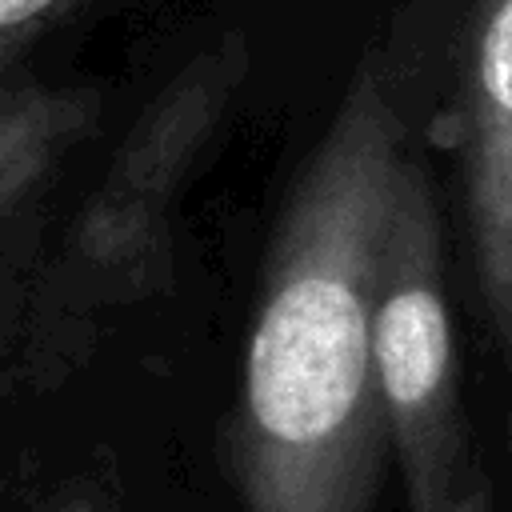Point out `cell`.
<instances>
[{"label": "cell", "instance_id": "52a82bcc", "mask_svg": "<svg viewBox=\"0 0 512 512\" xmlns=\"http://www.w3.org/2000/svg\"><path fill=\"white\" fill-rule=\"evenodd\" d=\"M96 0H0V72H8L32 40L48 36L56 24L92 8Z\"/></svg>", "mask_w": 512, "mask_h": 512}, {"label": "cell", "instance_id": "277c9868", "mask_svg": "<svg viewBox=\"0 0 512 512\" xmlns=\"http://www.w3.org/2000/svg\"><path fill=\"white\" fill-rule=\"evenodd\" d=\"M464 172L476 272L500 324L512 320V0H476L464 68Z\"/></svg>", "mask_w": 512, "mask_h": 512}, {"label": "cell", "instance_id": "ba28073f", "mask_svg": "<svg viewBox=\"0 0 512 512\" xmlns=\"http://www.w3.org/2000/svg\"><path fill=\"white\" fill-rule=\"evenodd\" d=\"M44 512H116V500L100 480H76L60 496H52Z\"/></svg>", "mask_w": 512, "mask_h": 512}, {"label": "cell", "instance_id": "3957f363", "mask_svg": "<svg viewBox=\"0 0 512 512\" xmlns=\"http://www.w3.org/2000/svg\"><path fill=\"white\" fill-rule=\"evenodd\" d=\"M376 372L392 452L412 512H488L484 476L456 400L444 304L440 216L424 168L408 156L376 284Z\"/></svg>", "mask_w": 512, "mask_h": 512}, {"label": "cell", "instance_id": "9c48e42d", "mask_svg": "<svg viewBox=\"0 0 512 512\" xmlns=\"http://www.w3.org/2000/svg\"><path fill=\"white\" fill-rule=\"evenodd\" d=\"M8 72H12V68H8ZM0 76H4V72H0Z\"/></svg>", "mask_w": 512, "mask_h": 512}, {"label": "cell", "instance_id": "8992f818", "mask_svg": "<svg viewBox=\"0 0 512 512\" xmlns=\"http://www.w3.org/2000/svg\"><path fill=\"white\" fill-rule=\"evenodd\" d=\"M32 292L36 272L0 248V400L32 384Z\"/></svg>", "mask_w": 512, "mask_h": 512}, {"label": "cell", "instance_id": "6da1fadb", "mask_svg": "<svg viewBox=\"0 0 512 512\" xmlns=\"http://www.w3.org/2000/svg\"><path fill=\"white\" fill-rule=\"evenodd\" d=\"M404 164L392 88L364 60L264 248L220 432L224 476L244 512H368L376 500L392 448L376 372V284Z\"/></svg>", "mask_w": 512, "mask_h": 512}, {"label": "cell", "instance_id": "7a4b0ae2", "mask_svg": "<svg viewBox=\"0 0 512 512\" xmlns=\"http://www.w3.org/2000/svg\"><path fill=\"white\" fill-rule=\"evenodd\" d=\"M248 76V36H220L132 116L100 180L68 216L60 244L44 252L32 292L36 392L76 376L116 312L172 292L180 204L232 124Z\"/></svg>", "mask_w": 512, "mask_h": 512}, {"label": "cell", "instance_id": "5b68a950", "mask_svg": "<svg viewBox=\"0 0 512 512\" xmlns=\"http://www.w3.org/2000/svg\"><path fill=\"white\" fill-rule=\"evenodd\" d=\"M100 120L104 96L92 84L0 76V248L36 276L48 252L44 208Z\"/></svg>", "mask_w": 512, "mask_h": 512}]
</instances>
